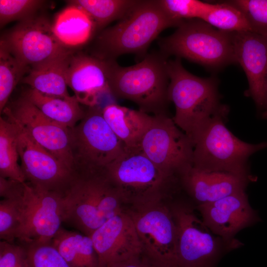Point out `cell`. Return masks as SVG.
Returning a JSON list of instances; mask_svg holds the SVG:
<instances>
[{
  "label": "cell",
  "instance_id": "cell-29",
  "mask_svg": "<svg viewBox=\"0 0 267 267\" xmlns=\"http://www.w3.org/2000/svg\"><path fill=\"white\" fill-rule=\"evenodd\" d=\"M200 20L223 32H252L244 14L230 0L211 3L209 8Z\"/></svg>",
  "mask_w": 267,
  "mask_h": 267
},
{
  "label": "cell",
  "instance_id": "cell-10",
  "mask_svg": "<svg viewBox=\"0 0 267 267\" xmlns=\"http://www.w3.org/2000/svg\"><path fill=\"white\" fill-rule=\"evenodd\" d=\"M125 206L143 253L158 267H176L178 229L168 199Z\"/></svg>",
  "mask_w": 267,
  "mask_h": 267
},
{
  "label": "cell",
  "instance_id": "cell-20",
  "mask_svg": "<svg viewBox=\"0 0 267 267\" xmlns=\"http://www.w3.org/2000/svg\"><path fill=\"white\" fill-rule=\"evenodd\" d=\"M181 190L199 205L218 200L245 190L250 177L222 172H209L188 167L178 176Z\"/></svg>",
  "mask_w": 267,
  "mask_h": 267
},
{
  "label": "cell",
  "instance_id": "cell-17",
  "mask_svg": "<svg viewBox=\"0 0 267 267\" xmlns=\"http://www.w3.org/2000/svg\"><path fill=\"white\" fill-rule=\"evenodd\" d=\"M235 63L243 69L248 82L245 92L261 113L267 105V37L251 31L232 33Z\"/></svg>",
  "mask_w": 267,
  "mask_h": 267
},
{
  "label": "cell",
  "instance_id": "cell-7",
  "mask_svg": "<svg viewBox=\"0 0 267 267\" xmlns=\"http://www.w3.org/2000/svg\"><path fill=\"white\" fill-rule=\"evenodd\" d=\"M160 52L184 58L212 70L235 63L232 33L218 30L198 19L183 21L170 36L160 40Z\"/></svg>",
  "mask_w": 267,
  "mask_h": 267
},
{
  "label": "cell",
  "instance_id": "cell-25",
  "mask_svg": "<svg viewBox=\"0 0 267 267\" xmlns=\"http://www.w3.org/2000/svg\"><path fill=\"white\" fill-rule=\"evenodd\" d=\"M50 242L71 267H99L90 236L61 227Z\"/></svg>",
  "mask_w": 267,
  "mask_h": 267
},
{
  "label": "cell",
  "instance_id": "cell-23",
  "mask_svg": "<svg viewBox=\"0 0 267 267\" xmlns=\"http://www.w3.org/2000/svg\"><path fill=\"white\" fill-rule=\"evenodd\" d=\"M73 54L70 52L32 67L21 82L44 94L70 97L66 73Z\"/></svg>",
  "mask_w": 267,
  "mask_h": 267
},
{
  "label": "cell",
  "instance_id": "cell-12",
  "mask_svg": "<svg viewBox=\"0 0 267 267\" xmlns=\"http://www.w3.org/2000/svg\"><path fill=\"white\" fill-rule=\"evenodd\" d=\"M2 113L16 126L21 167L26 182L34 187L64 195L75 174L33 139L7 111L4 109Z\"/></svg>",
  "mask_w": 267,
  "mask_h": 267
},
{
  "label": "cell",
  "instance_id": "cell-2",
  "mask_svg": "<svg viewBox=\"0 0 267 267\" xmlns=\"http://www.w3.org/2000/svg\"><path fill=\"white\" fill-rule=\"evenodd\" d=\"M168 98L175 106L173 120L193 141L214 116L227 106L220 102L218 83L214 78H200L187 71L180 58L168 60Z\"/></svg>",
  "mask_w": 267,
  "mask_h": 267
},
{
  "label": "cell",
  "instance_id": "cell-9",
  "mask_svg": "<svg viewBox=\"0 0 267 267\" xmlns=\"http://www.w3.org/2000/svg\"><path fill=\"white\" fill-rule=\"evenodd\" d=\"M177 196L168 199L178 229L176 267H216L229 248L198 217L195 206Z\"/></svg>",
  "mask_w": 267,
  "mask_h": 267
},
{
  "label": "cell",
  "instance_id": "cell-11",
  "mask_svg": "<svg viewBox=\"0 0 267 267\" xmlns=\"http://www.w3.org/2000/svg\"><path fill=\"white\" fill-rule=\"evenodd\" d=\"M140 150L168 175H179L192 165L193 144L167 114L153 115Z\"/></svg>",
  "mask_w": 267,
  "mask_h": 267
},
{
  "label": "cell",
  "instance_id": "cell-22",
  "mask_svg": "<svg viewBox=\"0 0 267 267\" xmlns=\"http://www.w3.org/2000/svg\"><path fill=\"white\" fill-rule=\"evenodd\" d=\"M69 3L55 16L52 22V30L60 44L72 49L89 42L96 32V27L83 8Z\"/></svg>",
  "mask_w": 267,
  "mask_h": 267
},
{
  "label": "cell",
  "instance_id": "cell-1",
  "mask_svg": "<svg viewBox=\"0 0 267 267\" xmlns=\"http://www.w3.org/2000/svg\"><path fill=\"white\" fill-rule=\"evenodd\" d=\"M181 23L169 15L161 0H138L124 18L98 34L92 55L115 60L125 54L145 55L150 44L163 31L178 27Z\"/></svg>",
  "mask_w": 267,
  "mask_h": 267
},
{
  "label": "cell",
  "instance_id": "cell-18",
  "mask_svg": "<svg viewBox=\"0 0 267 267\" xmlns=\"http://www.w3.org/2000/svg\"><path fill=\"white\" fill-rule=\"evenodd\" d=\"M89 236L97 255L99 267H108L143 253L134 224L124 210Z\"/></svg>",
  "mask_w": 267,
  "mask_h": 267
},
{
  "label": "cell",
  "instance_id": "cell-15",
  "mask_svg": "<svg viewBox=\"0 0 267 267\" xmlns=\"http://www.w3.org/2000/svg\"><path fill=\"white\" fill-rule=\"evenodd\" d=\"M4 109L33 139L75 174L69 128L46 117L23 96Z\"/></svg>",
  "mask_w": 267,
  "mask_h": 267
},
{
  "label": "cell",
  "instance_id": "cell-6",
  "mask_svg": "<svg viewBox=\"0 0 267 267\" xmlns=\"http://www.w3.org/2000/svg\"><path fill=\"white\" fill-rule=\"evenodd\" d=\"M229 110L227 106L214 116L194 138L192 165L205 171L250 177L249 158L267 148V142L251 144L234 135L225 124Z\"/></svg>",
  "mask_w": 267,
  "mask_h": 267
},
{
  "label": "cell",
  "instance_id": "cell-28",
  "mask_svg": "<svg viewBox=\"0 0 267 267\" xmlns=\"http://www.w3.org/2000/svg\"><path fill=\"white\" fill-rule=\"evenodd\" d=\"M24 195L25 183L22 187L0 200V240L14 242L17 239L23 222Z\"/></svg>",
  "mask_w": 267,
  "mask_h": 267
},
{
  "label": "cell",
  "instance_id": "cell-24",
  "mask_svg": "<svg viewBox=\"0 0 267 267\" xmlns=\"http://www.w3.org/2000/svg\"><path fill=\"white\" fill-rule=\"evenodd\" d=\"M23 96L46 117L69 129L76 125L85 114L74 95L68 98L51 96L30 88Z\"/></svg>",
  "mask_w": 267,
  "mask_h": 267
},
{
  "label": "cell",
  "instance_id": "cell-34",
  "mask_svg": "<svg viewBox=\"0 0 267 267\" xmlns=\"http://www.w3.org/2000/svg\"><path fill=\"white\" fill-rule=\"evenodd\" d=\"M169 15L176 21L201 19L209 8L211 3L197 0H161Z\"/></svg>",
  "mask_w": 267,
  "mask_h": 267
},
{
  "label": "cell",
  "instance_id": "cell-4",
  "mask_svg": "<svg viewBox=\"0 0 267 267\" xmlns=\"http://www.w3.org/2000/svg\"><path fill=\"white\" fill-rule=\"evenodd\" d=\"M117 190L100 173L78 174L63 196V221L84 234L91 233L123 211Z\"/></svg>",
  "mask_w": 267,
  "mask_h": 267
},
{
  "label": "cell",
  "instance_id": "cell-30",
  "mask_svg": "<svg viewBox=\"0 0 267 267\" xmlns=\"http://www.w3.org/2000/svg\"><path fill=\"white\" fill-rule=\"evenodd\" d=\"M29 67L21 64L10 52L4 43L0 42V112L2 113L8 99Z\"/></svg>",
  "mask_w": 267,
  "mask_h": 267
},
{
  "label": "cell",
  "instance_id": "cell-19",
  "mask_svg": "<svg viewBox=\"0 0 267 267\" xmlns=\"http://www.w3.org/2000/svg\"><path fill=\"white\" fill-rule=\"evenodd\" d=\"M110 60L85 54L72 55L66 73L68 87L80 103L97 106L100 96L110 93L108 86Z\"/></svg>",
  "mask_w": 267,
  "mask_h": 267
},
{
  "label": "cell",
  "instance_id": "cell-36",
  "mask_svg": "<svg viewBox=\"0 0 267 267\" xmlns=\"http://www.w3.org/2000/svg\"><path fill=\"white\" fill-rule=\"evenodd\" d=\"M108 267H158L143 253L128 259L112 264Z\"/></svg>",
  "mask_w": 267,
  "mask_h": 267
},
{
  "label": "cell",
  "instance_id": "cell-3",
  "mask_svg": "<svg viewBox=\"0 0 267 267\" xmlns=\"http://www.w3.org/2000/svg\"><path fill=\"white\" fill-rule=\"evenodd\" d=\"M168 58L160 51L152 53L128 67L121 66L115 60H110V93L117 98L134 102L139 110L147 114H167L170 101Z\"/></svg>",
  "mask_w": 267,
  "mask_h": 267
},
{
  "label": "cell",
  "instance_id": "cell-13",
  "mask_svg": "<svg viewBox=\"0 0 267 267\" xmlns=\"http://www.w3.org/2000/svg\"><path fill=\"white\" fill-rule=\"evenodd\" d=\"M0 41L21 64L31 68L73 52L60 44L53 33L52 23L43 16L19 21Z\"/></svg>",
  "mask_w": 267,
  "mask_h": 267
},
{
  "label": "cell",
  "instance_id": "cell-32",
  "mask_svg": "<svg viewBox=\"0 0 267 267\" xmlns=\"http://www.w3.org/2000/svg\"><path fill=\"white\" fill-rule=\"evenodd\" d=\"M42 0H0V26L13 21H23L36 15L45 3Z\"/></svg>",
  "mask_w": 267,
  "mask_h": 267
},
{
  "label": "cell",
  "instance_id": "cell-14",
  "mask_svg": "<svg viewBox=\"0 0 267 267\" xmlns=\"http://www.w3.org/2000/svg\"><path fill=\"white\" fill-rule=\"evenodd\" d=\"M63 196L25 182L23 222L17 240L21 243L50 242L63 222Z\"/></svg>",
  "mask_w": 267,
  "mask_h": 267
},
{
  "label": "cell",
  "instance_id": "cell-26",
  "mask_svg": "<svg viewBox=\"0 0 267 267\" xmlns=\"http://www.w3.org/2000/svg\"><path fill=\"white\" fill-rule=\"evenodd\" d=\"M17 132L14 123L8 118H0V177L20 182H26L18 161Z\"/></svg>",
  "mask_w": 267,
  "mask_h": 267
},
{
  "label": "cell",
  "instance_id": "cell-5",
  "mask_svg": "<svg viewBox=\"0 0 267 267\" xmlns=\"http://www.w3.org/2000/svg\"><path fill=\"white\" fill-rule=\"evenodd\" d=\"M104 172L125 206L168 199L181 191L178 177L162 171L141 151H126Z\"/></svg>",
  "mask_w": 267,
  "mask_h": 267
},
{
  "label": "cell",
  "instance_id": "cell-38",
  "mask_svg": "<svg viewBox=\"0 0 267 267\" xmlns=\"http://www.w3.org/2000/svg\"></svg>",
  "mask_w": 267,
  "mask_h": 267
},
{
  "label": "cell",
  "instance_id": "cell-16",
  "mask_svg": "<svg viewBox=\"0 0 267 267\" xmlns=\"http://www.w3.org/2000/svg\"><path fill=\"white\" fill-rule=\"evenodd\" d=\"M196 208L205 225L220 237L229 249L241 244L234 238L239 231L260 220L249 202L245 190L196 206Z\"/></svg>",
  "mask_w": 267,
  "mask_h": 267
},
{
  "label": "cell",
  "instance_id": "cell-8",
  "mask_svg": "<svg viewBox=\"0 0 267 267\" xmlns=\"http://www.w3.org/2000/svg\"><path fill=\"white\" fill-rule=\"evenodd\" d=\"M69 132L76 175L102 172L126 151L98 105L89 107Z\"/></svg>",
  "mask_w": 267,
  "mask_h": 267
},
{
  "label": "cell",
  "instance_id": "cell-27",
  "mask_svg": "<svg viewBox=\"0 0 267 267\" xmlns=\"http://www.w3.org/2000/svg\"><path fill=\"white\" fill-rule=\"evenodd\" d=\"M134 0H72L69 3L83 8L94 22L96 32L116 20L124 18L136 5Z\"/></svg>",
  "mask_w": 267,
  "mask_h": 267
},
{
  "label": "cell",
  "instance_id": "cell-33",
  "mask_svg": "<svg viewBox=\"0 0 267 267\" xmlns=\"http://www.w3.org/2000/svg\"><path fill=\"white\" fill-rule=\"evenodd\" d=\"M230 1L244 14L252 32L267 37V0H233Z\"/></svg>",
  "mask_w": 267,
  "mask_h": 267
},
{
  "label": "cell",
  "instance_id": "cell-21",
  "mask_svg": "<svg viewBox=\"0 0 267 267\" xmlns=\"http://www.w3.org/2000/svg\"><path fill=\"white\" fill-rule=\"evenodd\" d=\"M102 114L127 152L140 151L142 139L152 122L153 115L115 103L106 105Z\"/></svg>",
  "mask_w": 267,
  "mask_h": 267
},
{
  "label": "cell",
  "instance_id": "cell-37",
  "mask_svg": "<svg viewBox=\"0 0 267 267\" xmlns=\"http://www.w3.org/2000/svg\"><path fill=\"white\" fill-rule=\"evenodd\" d=\"M261 117L264 119H267V105L265 110L261 113Z\"/></svg>",
  "mask_w": 267,
  "mask_h": 267
},
{
  "label": "cell",
  "instance_id": "cell-35",
  "mask_svg": "<svg viewBox=\"0 0 267 267\" xmlns=\"http://www.w3.org/2000/svg\"><path fill=\"white\" fill-rule=\"evenodd\" d=\"M0 267H30L25 246L0 240Z\"/></svg>",
  "mask_w": 267,
  "mask_h": 267
},
{
  "label": "cell",
  "instance_id": "cell-31",
  "mask_svg": "<svg viewBox=\"0 0 267 267\" xmlns=\"http://www.w3.org/2000/svg\"><path fill=\"white\" fill-rule=\"evenodd\" d=\"M21 243L26 248L30 267H71L50 242Z\"/></svg>",
  "mask_w": 267,
  "mask_h": 267
}]
</instances>
